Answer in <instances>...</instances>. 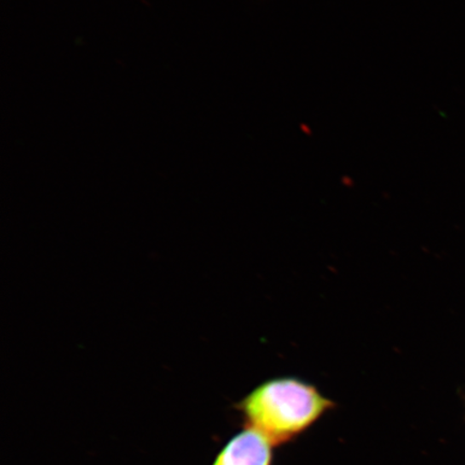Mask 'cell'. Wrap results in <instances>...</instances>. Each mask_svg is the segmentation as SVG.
I'll return each mask as SVG.
<instances>
[{"instance_id": "obj_1", "label": "cell", "mask_w": 465, "mask_h": 465, "mask_svg": "<svg viewBox=\"0 0 465 465\" xmlns=\"http://www.w3.org/2000/svg\"><path fill=\"white\" fill-rule=\"evenodd\" d=\"M248 428L257 430L272 446H282L335 409L316 386L296 377H277L261 383L237 404Z\"/></svg>"}, {"instance_id": "obj_2", "label": "cell", "mask_w": 465, "mask_h": 465, "mask_svg": "<svg viewBox=\"0 0 465 465\" xmlns=\"http://www.w3.org/2000/svg\"><path fill=\"white\" fill-rule=\"evenodd\" d=\"M272 447L265 436L247 427L226 443L213 465H272Z\"/></svg>"}, {"instance_id": "obj_3", "label": "cell", "mask_w": 465, "mask_h": 465, "mask_svg": "<svg viewBox=\"0 0 465 465\" xmlns=\"http://www.w3.org/2000/svg\"><path fill=\"white\" fill-rule=\"evenodd\" d=\"M300 127H301V131L303 132L304 134H306V135H312V129L310 126H307L306 124H302Z\"/></svg>"}]
</instances>
